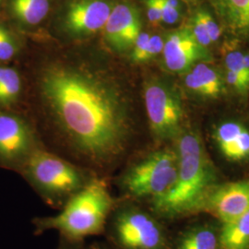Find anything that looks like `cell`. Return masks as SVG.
<instances>
[{
    "label": "cell",
    "instance_id": "1",
    "mask_svg": "<svg viewBox=\"0 0 249 249\" xmlns=\"http://www.w3.org/2000/svg\"><path fill=\"white\" fill-rule=\"evenodd\" d=\"M39 87L63 140L76 154L101 168L124 155L131 121L115 80L83 65L53 63L41 72Z\"/></svg>",
    "mask_w": 249,
    "mask_h": 249
},
{
    "label": "cell",
    "instance_id": "2",
    "mask_svg": "<svg viewBox=\"0 0 249 249\" xmlns=\"http://www.w3.org/2000/svg\"><path fill=\"white\" fill-rule=\"evenodd\" d=\"M178 170L169 191L151 201L153 213L173 219L201 211L205 199L217 184V176L200 136L181 132L177 138Z\"/></svg>",
    "mask_w": 249,
    "mask_h": 249
},
{
    "label": "cell",
    "instance_id": "3",
    "mask_svg": "<svg viewBox=\"0 0 249 249\" xmlns=\"http://www.w3.org/2000/svg\"><path fill=\"white\" fill-rule=\"evenodd\" d=\"M107 184L94 178L53 216L33 220L36 234L56 231L63 240L80 244L86 238L106 231L107 221L116 204Z\"/></svg>",
    "mask_w": 249,
    "mask_h": 249
},
{
    "label": "cell",
    "instance_id": "4",
    "mask_svg": "<svg viewBox=\"0 0 249 249\" xmlns=\"http://www.w3.org/2000/svg\"><path fill=\"white\" fill-rule=\"evenodd\" d=\"M45 204L61 210L95 178L48 151L38 149L19 171Z\"/></svg>",
    "mask_w": 249,
    "mask_h": 249
},
{
    "label": "cell",
    "instance_id": "5",
    "mask_svg": "<svg viewBox=\"0 0 249 249\" xmlns=\"http://www.w3.org/2000/svg\"><path fill=\"white\" fill-rule=\"evenodd\" d=\"M105 232L117 249H168L160 222L130 199L116 202Z\"/></svg>",
    "mask_w": 249,
    "mask_h": 249
},
{
    "label": "cell",
    "instance_id": "6",
    "mask_svg": "<svg viewBox=\"0 0 249 249\" xmlns=\"http://www.w3.org/2000/svg\"><path fill=\"white\" fill-rule=\"evenodd\" d=\"M178 170L176 150L161 149L127 167L119 178L118 186L126 199L148 198L151 202L169 191Z\"/></svg>",
    "mask_w": 249,
    "mask_h": 249
},
{
    "label": "cell",
    "instance_id": "7",
    "mask_svg": "<svg viewBox=\"0 0 249 249\" xmlns=\"http://www.w3.org/2000/svg\"><path fill=\"white\" fill-rule=\"evenodd\" d=\"M144 102L152 134L160 141L177 139L184 116L178 90L164 80L151 79L144 86Z\"/></svg>",
    "mask_w": 249,
    "mask_h": 249
},
{
    "label": "cell",
    "instance_id": "8",
    "mask_svg": "<svg viewBox=\"0 0 249 249\" xmlns=\"http://www.w3.org/2000/svg\"><path fill=\"white\" fill-rule=\"evenodd\" d=\"M38 149L29 124L21 117L0 110V167L20 171Z\"/></svg>",
    "mask_w": 249,
    "mask_h": 249
},
{
    "label": "cell",
    "instance_id": "9",
    "mask_svg": "<svg viewBox=\"0 0 249 249\" xmlns=\"http://www.w3.org/2000/svg\"><path fill=\"white\" fill-rule=\"evenodd\" d=\"M161 53L165 69L173 73H186L196 63L211 60L209 50L197 43L190 27L168 34Z\"/></svg>",
    "mask_w": 249,
    "mask_h": 249
},
{
    "label": "cell",
    "instance_id": "10",
    "mask_svg": "<svg viewBox=\"0 0 249 249\" xmlns=\"http://www.w3.org/2000/svg\"><path fill=\"white\" fill-rule=\"evenodd\" d=\"M201 211L209 212L223 223L249 212V178L216 185L205 199Z\"/></svg>",
    "mask_w": 249,
    "mask_h": 249
},
{
    "label": "cell",
    "instance_id": "11",
    "mask_svg": "<svg viewBox=\"0 0 249 249\" xmlns=\"http://www.w3.org/2000/svg\"><path fill=\"white\" fill-rule=\"evenodd\" d=\"M104 28L107 43L117 52H125L142 33L140 13L130 4H118L112 9Z\"/></svg>",
    "mask_w": 249,
    "mask_h": 249
},
{
    "label": "cell",
    "instance_id": "12",
    "mask_svg": "<svg viewBox=\"0 0 249 249\" xmlns=\"http://www.w3.org/2000/svg\"><path fill=\"white\" fill-rule=\"evenodd\" d=\"M108 0H76L65 17L66 29L74 36H89L104 28L112 11Z\"/></svg>",
    "mask_w": 249,
    "mask_h": 249
},
{
    "label": "cell",
    "instance_id": "13",
    "mask_svg": "<svg viewBox=\"0 0 249 249\" xmlns=\"http://www.w3.org/2000/svg\"><path fill=\"white\" fill-rule=\"evenodd\" d=\"M213 138L227 160L242 161L249 159V129L237 121H226L214 129Z\"/></svg>",
    "mask_w": 249,
    "mask_h": 249
},
{
    "label": "cell",
    "instance_id": "14",
    "mask_svg": "<svg viewBox=\"0 0 249 249\" xmlns=\"http://www.w3.org/2000/svg\"><path fill=\"white\" fill-rule=\"evenodd\" d=\"M220 71L210 64L196 63L185 73V85L197 95L217 98L224 91V79Z\"/></svg>",
    "mask_w": 249,
    "mask_h": 249
},
{
    "label": "cell",
    "instance_id": "15",
    "mask_svg": "<svg viewBox=\"0 0 249 249\" xmlns=\"http://www.w3.org/2000/svg\"><path fill=\"white\" fill-rule=\"evenodd\" d=\"M219 239L220 249H249V212L223 223Z\"/></svg>",
    "mask_w": 249,
    "mask_h": 249
},
{
    "label": "cell",
    "instance_id": "16",
    "mask_svg": "<svg viewBox=\"0 0 249 249\" xmlns=\"http://www.w3.org/2000/svg\"><path fill=\"white\" fill-rule=\"evenodd\" d=\"M177 249H220L219 233L208 225L190 228L178 238Z\"/></svg>",
    "mask_w": 249,
    "mask_h": 249
},
{
    "label": "cell",
    "instance_id": "17",
    "mask_svg": "<svg viewBox=\"0 0 249 249\" xmlns=\"http://www.w3.org/2000/svg\"><path fill=\"white\" fill-rule=\"evenodd\" d=\"M11 8L18 20L28 25L40 23L49 12V0H12Z\"/></svg>",
    "mask_w": 249,
    "mask_h": 249
},
{
    "label": "cell",
    "instance_id": "18",
    "mask_svg": "<svg viewBox=\"0 0 249 249\" xmlns=\"http://www.w3.org/2000/svg\"><path fill=\"white\" fill-rule=\"evenodd\" d=\"M229 24L235 31L249 35V0H220Z\"/></svg>",
    "mask_w": 249,
    "mask_h": 249
},
{
    "label": "cell",
    "instance_id": "19",
    "mask_svg": "<svg viewBox=\"0 0 249 249\" xmlns=\"http://www.w3.org/2000/svg\"><path fill=\"white\" fill-rule=\"evenodd\" d=\"M21 80L16 70L0 66V107L13 104L20 93Z\"/></svg>",
    "mask_w": 249,
    "mask_h": 249
},
{
    "label": "cell",
    "instance_id": "20",
    "mask_svg": "<svg viewBox=\"0 0 249 249\" xmlns=\"http://www.w3.org/2000/svg\"><path fill=\"white\" fill-rule=\"evenodd\" d=\"M223 60L226 71L239 76L249 86V76L244 65V53L234 47H225Z\"/></svg>",
    "mask_w": 249,
    "mask_h": 249
},
{
    "label": "cell",
    "instance_id": "21",
    "mask_svg": "<svg viewBox=\"0 0 249 249\" xmlns=\"http://www.w3.org/2000/svg\"><path fill=\"white\" fill-rule=\"evenodd\" d=\"M17 44L4 27L0 26V61H8L17 52Z\"/></svg>",
    "mask_w": 249,
    "mask_h": 249
},
{
    "label": "cell",
    "instance_id": "22",
    "mask_svg": "<svg viewBox=\"0 0 249 249\" xmlns=\"http://www.w3.org/2000/svg\"><path fill=\"white\" fill-rule=\"evenodd\" d=\"M190 29L192 31V34L194 37L196 38L197 43L200 45H202L205 48L208 49V47L213 43L212 42L210 36L207 32V29L205 27L202 20L198 17V15L195 13L194 17L192 18V22L190 25Z\"/></svg>",
    "mask_w": 249,
    "mask_h": 249
},
{
    "label": "cell",
    "instance_id": "23",
    "mask_svg": "<svg viewBox=\"0 0 249 249\" xmlns=\"http://www.w3.org/2000/svg\"><path fill=\"white\" fill-rule=\"evenodd\" d=\"M196 13L202 20L212 42L216 43L221 36V30L218 23L215 21L213 17L204 9H199L196 11Z\"/></svg>",
    "mask_w": 249,
    "mask_h": 249
},
{
    "label": "cell",
    "instance_id": "24",
    "mask_svg": "<svg viewBox=\"0 0 249 249\" xmlns=\"http://www.w3.org/2000/svg\"><path fill=\"white\" fill-rule=\"evenodd\" d=\"M164 39L160 36H151L148 46L143 53L141 63L148 62L162 52Z\"/></svg>",
    "mask_w": 249,
    "mask_h": 249
},
{
    "label": "cell",
    "instance_id": "25",
    "mask_svg": "<svg viewBox=\"0 0 249 249\" xmlns=\"http://www.w3.org/2000/svg\"><path fill=\"white\" fill-rule=\"evenodd\" d=\"M151 36L148 33H141L137 40L135 41L133 46H132V53H131V59L135 63H141L143 53L145 52L149 41H150Z\"/></svg>",
    "mask_w": 249,
    "mask_h": 249
},
{
    "label": "cell",
    "instance_id": "26",
    "mask_svg": "<svg viewBox=\"0 0 249 249\" xmlns=\"http://www.w3.org/2000/svg\"><path fill=\"white\" fill-rule=\"evenodd\" d=\"M161 21L167 24H175L180 19L181 10L173 8L165 0H159Z\"/></svg>",
    "mask_w": 249,
    "mask_h": 249
},
{
    "label": "cell",
    "instance_id": "27",
    "mask_svg": "<svg viewBox=\"0 0 249 249\" xmlns=\"http://www.w3.org/2000/svg\"><path fill=\"white\" fill-rule=\"evenodd\" d=\"M224 78H225L226 82L228 83V85L231 87V89L237 91L238 93H240L242 95L246 94L249 91V85L236 74L226 71Z\"/></svg>",
    "mask_w": 249,
    "mask_h": 249
},
{
    "label": "cell",
    "instance_id": "28",
    "mask_svg": "<svg viewBox=\"0 0 249 249\" xmlns=\"http://www.w3.org/2000/svg\"><path fill=\"white\" fill-rule=\"evenodd\" d=\"M147 7L148 18L151 24L157 25L161 22L160 4L159 0H145Z\"/></svg>",
    "mask_w": 249,
    "mask_h": 249
},
{
    "label": "cell",
    "instance_id": "29",
    "mask_svg": "<svg viewBox=\"0 0 249 249\" xmlns=\"http://www.w3.org/2000/svg\"><path fill=\"white\" fill-rule=\"evenodd\" d=\"M57 249H81L80 244H74L68 241L63 240Z\"/></svg>",
    "mask_w": 249,
    "mask_h": 249
},
{
    "label": "cell",
    "instance_id": "30",
    "mask_svg": "<svg viewBox=\"0 0 249 249\" xmlns=\"http://www.w3.org/2000/svg\"><path fill=\"white\" fill-rule=\"evenodd\" d=\"M86 249H115V248H111L106 244H93V245H90Z\"/></svg>",
    "mask_w": 249,
    "mask_h": 249
},
{
    "label": "cell",
    "instance_id": "31",
    "mask_svg": "<svg viewBox=\"0 0 249 249\" xmlns=\"http://www.w3.org/2000/svg\"><path fill=\"white\" fill-rule=\"evenodd\" d=\"M244 65H245V69L249 76V53H244Z\"/></svg>",
    "mask_w": 249,
    "mask_h": 249
}]
</instances>
